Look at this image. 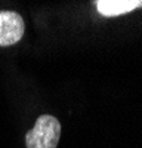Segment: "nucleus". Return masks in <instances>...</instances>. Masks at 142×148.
<instances>
[{"label":"nucleus","instance_id":"obj_1","mask_svg":"<svg viewBox=\"0 0 142 148\" xmlns=\"http://www.w3.org/2000/svg\"><path fill=\"white\" fill-rule=\"evenodd\" d=\"M61 138V123L53 116L43 114L25 135L27 148H56Z\"/></svg>","mask_w":142,"mask_h":148},{"label":"nucleus","instance_id":"obj_2","mask_svg":"<svg viewBox=\"0 0 142 148\" xmlns=\"http://www.w3.org/2000/svg\"><path fill=\"white\" fill-rule=\"evenodd\" d=\"M24 33L25 24L19 14L12 10H0V46L18 43Z\"/></svg>","mask_w":142,"mask_h":148},{"label":"nucleus","instance_id":"obj_3","mask_svg":"<svg viewBox=\"0 0 142 148\" xmlns=\"http://www.w3.org/2000/svg\"><path fill=\"white\" fill-rule=\"evenodd\" d=\"M95 5L102 16H118L142 8V0H98Z\"/></svg>","mask_w":142,"mask_h":148}]
</instances>
